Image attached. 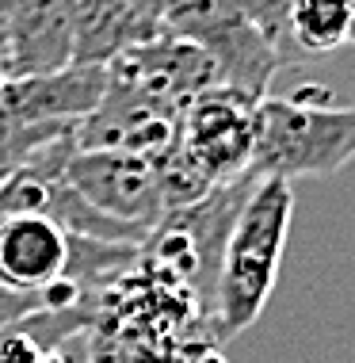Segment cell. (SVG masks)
<instances>
[{"label":"cell","instance_id":"cell-14","mask_svg":"<svg viewBox=\"0 0 355 363\" xmlns=\"http://www.w3.org/2000/svg\"><path fill=\"white\" fill-rule=\"evenodd\" d=\"M153 169H157V188H161L164 214L195 207L199 199H206V195L218 188V184L199 169V161H195L180 142H176L172 150H164L161 157H153Z\"/></svg>","mask_w":355,"mask_h":363},{"label":"cell","instance_id":"cell-17","mask_svg":"<svg viewBox=\"0 0 355 363\" xmlns=\"http://www.w3.org/2000/svg\"><path fill=\"white\" fill-rule=\"evenodd\" d=\"M126 4L137 8V12L150 19V23L161 27V16H164V8H169V0H126Z\"/></svg>","mask_w":355,"mask_h":363},{"label":"cell","instance_id":"cell-6","mask_svg":"<svg viewBox=\"0 0 355 363\" xmlns=\"http://www.w3.org/2000/svg\"><path fill=\"white\" fill-rule=\"evenodd\" d=\"M107 77L137 88L142 96H150V100L172 107L180 115L195 96H203L206 88L218 84V69H214L210 54L169 31H157L153 38L118 54L107 65Z\"/></svg>","mask_w":355,"mask_h":363},{"label":"cell","instance_id":"cell-15","mask_svg":"<svg viewBox=\"0 0 355 363\" xmlns=\"http://www.w3.org/2000/svg\"><path fill=\"white\" fill-rule=\"evenodd\" d=\"M233 4L283 54V62H298V54L291 46V4L294 0H233Z\"/></svg>","mask_w":355,"mask_h":363},{"label":"cell","instance_id":"cell-10","mask_svg":"<svg viewBox=\"0 0 355 363\" xmlns=\"http://www.w3.org/2000/svg\"><path fill=\"white\" fill-rule=\"evenodd\" d=\"M69 233L43 214L0 218V287L19 294H43L65 276Z\"/></svg>","mask_w":355,"mask_h":363},{"label":"cell","instance_id":"cell-13","mask_svg":"<svg viewBox=\"0 0 355 363\" xmlns=\"http://www.w3.org/2000/svg\"><path fill=\"white\" fill-rule=\"evenodd\" d=\"M0 363H88V333L46 340L23 318L19 325L0 333Z\"/></svg>","mask_w":355,"mask_h":363},{"label":"cell","instance_id":"cell-5","mask_svg":"<svg viewBox=\"0 0 355 363\" xmlns=\"http://www.w3.org/2000/svg\"><path fill=\"white\" fill-rule=\"evenodd\" d=\"M65 180L88 207L130 225V230L150 233L164 218L157 169L150 157L123 150H77L69 157Z\"/></svg>","mask_w":355,"mask_h":363},{"label":"cell","instance_id":"cell-3","mask_svg":"<svg viewBox=\"0 0 355 363\" xmlns=\"http://www.w3.org/2000/svg\"><path fill=\"white\" fill-rule=\"evenodd\" d=\"M161 31L180 35L210 54L218 84L264 100L275 73L283 69V54L244 19L233 0H169L161 16Z\"/></svg>","mask_w":355,"mask_h":363},{"label":"cell","instance_id":"cell-19","mask_svg":"<svg viewBox=\"0 0 355 363\" xmlns=\"http://www.w3.org/2000/svg\"><path fill=\"white\" fill-rule=\"evenodd\" d=\"M4 88H8V73H4V65H0V96H4Z\"/></svg>","mask_w":355,"mask_h":363},{"label":"cell","instance_id":"cell-1","mask_svg":"<svg viewBox=\"0 0 355 363\" xmlns=\"http://www.w3.org/2000/svg\"><path fill=\"white\" fill-rule=\"evenodd\" d=\"M291 218H294V188L287 180L260 176L233 218V230L222 249L218 279H214L210 321L218 329V340L244 333L268 306L275 283H279Z\"/></svg>","mask_w":355,"mask_h":363},{"label":"cell","instance_id":"cell-2","mask_svg":"<svg viewBox=\"0 0 355 363\" xmlns=\"http://www.w3.org/2000/svg\"><path fill=\"white\" fill-rule=\"evenodd\" d=\"M355 161V104H340L325 84H302L256 104V150L249 176L302 180L337 176Z\"/></svg>","mask_w":355,"mask_h":363},{"label":"cell","instance_id":"cell-16","mask_svg":"<svg viewBox=\"0 0 355 363\" xmlns=\"http://www.w3.org/2000/svg\"><path fill=\"white\" fill-rule=\"evenodd\" d=\"M38 310H43V298H38V294H19V291L0 287V333L19 325L23 318H31Z\"/></svg>","mask_w":355,"mask_h":363},{"label":"cell","instance_id":"cell-9","mask_svg":"<svg viewBox=\"0 0 355 363\" xmlns=\"http://www.w3.org/2000/svg\"><path fill=\"white\" fill-rule=\"evenodd\" d=\"M107 92V65H65L46 77L8 81L0 111L31 126H81Z\"/></svg>","mask_w":355,"mask_h":363},{"label":"cell","instance_id":"cell-20","mask_svg":"<svg viewBox=\"0 0 355 363\" xmlns=\"http://www.w3.org/2000/svg\"><path fill=\"white\" fill-rule=\"evenodd\" d=\"M0 180H4V172H0Z\"/></svg>","mask_w":355,"mask_h":363},{"label":"cell","instance_id":"cell-18","mask_svg":"<svg viewBox=\"0 0 355 363\" xmlns=\"http://www.w3.org/2000/svg\"><path fill=\"white\" fill-rule=\"evenodd\" d=\"M23 4H27V0H0V27H4L8 19H12V16H16Z\"/></svg>","mask_w":355,"mask_h":363},{"label":"cell","instance_id":"cell-7","mask_svg":"<svg viewBox=\"0 0 355 363\" xmlns=\"http://www.w3.org/2000/svg\"><path fill=\"white\" fill-rule=\"evenodd\" d=\"M176 142H180V111L111 77L100 107L77 126V150H123L153 161Z\"/></svg>","mask_w":355,"mask_h":363},{"label":"cell","instance_id":"cell-8","mask_svg":"<svg viewBox=\"0 0 355 363\" xmlns=\"http://www.w3.org/2000/svg\"><path fill=\"white\" fill-rule=\"evenodd\" d=\"M77 0H27L0 27V65L8 81L46 77L73 65Z\"/></svg>","mask_w":355,"mask_h":363},{"label":"cell","instance_id":"cell-11","mask_svg":"<svg viewBox=\"0 0 355 363\" xmlns=\"http://www.w3.org/2000/svg\"><path fill=\"white\" fill-rule=\"evenodd\" d=\"M161 27L150 23L126 0H77L73 19V65H111L130 46L153 38Z\"/></svg>","mask_w":355,"mask_h":363},{"label":"cell","instance_id":"cell-4","mask_svg":"<svg viewBox=\"0 0 355 363\" xmlns=\"http://www.w3.org/2000/svg\"><path fill=\"white\" fill-rule=\"evenodd\" d=\"M256 104L260 100L241 88L214 84L184 107L180 145L214 184H233L249 176L256 150Z\"/></svg>","mask_w":355,"mask_h":363},{"label":"cell","instance_id":"cell-12","mask_svg":"<svg viewBox=\"0 0 355 363\" xmlns=\"http://www.w3.org/2000/svg\"><path fill=\"white\" fill-rule=\"evenodd\" d=\"M291 46L298 62L355 46V0H294Z\"/></svg>","mask_w":355,"mask_h":363}]
</instances>
